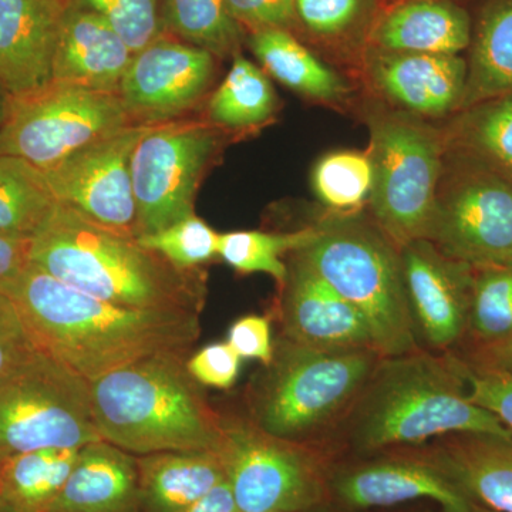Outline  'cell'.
Masks as SVG:
<instances>
[{
  "mask_svg": "<svg viewBox=\"0 0 512 512\" xmlns=\"http://www.w3.org/2000/svg\"><path fill=\"white\" fill-rule=\"evenodd\" d=\"M37 350L87 382L164 353H187L200 313L116 305L30 264L5 289Z\"/></svg>",
  "mask_w": 512,
  "mask_h": 512,
  "instance_id": "6da1fadb",
  "label": "cell"
},
{
  "mask_svg": "<svg viewBox=\"0 0 512 512\" xmlns=\"http://www.w3.org/2000/svg\"><path fill=\"white\" fill-rule=\"evenodd\" d=\"M30 262L77 291L140 309L201 313V272H181L134 235L97 224L57 202L32 237Z\"/></svg>",
  "mask_w": 512,
  "mask_h": 512,
  "instance_id": "7a4b0ae2",
  "label": "cell"
},
{
  "mask_svg": "<svg viewBox=\"0 0 512 512\" xmlns=\"http://www.w3.org/2000/svg\"><path fill=\"white\" fill-rule=\"evenodd\" d=\"M350 410V443L362 453L454 434L512 437L497 417L470 402L453 357L420 350L383 357Z\"/></svg>",
  "mask_w": 512,
  "mask_h": 512,
  "instance_id": "3957f363",
  "label": "cell"
},
{
  "mask_svg": "<svg viewBox=\"0 0 512 512\" xmlns=\"http://www.w3.org/2000/svg\"><path fill=\"white\" fill-rule=\"evenodd\" d=\"M184 355L146 357L89 382L101 439L133 456L220 450L222 419L188 373Z\"/></svg>",
  "mask_w": 512,
  "mask_h": 512,
  "instance_id": "277c9868",
  "label": "cell"
},
{
  "mask_svg": "<svg viewBox=\"0 0 512 512\" xmlns=\"http://www.w3.org/2000/svg\"><path fill=\"white\" fill-rule=\"evenodd\" d=\"M316 227L318 237L298 254L362 313L376 352L394 357L419 350L400 248L360 215H338Z\"/></svg>",
  "mask_w": 512,
  "mask_h": 512,
  "instance_id": "5b68a950",
  "label": "cell"
},
{
  "mask_svg": "<svg viewBox=\"0 0 512 512\" xmlns=\"http://www.w3.org/2000/svg\"><path fill=\"white\" fill-rule=\"evenodd\" d=\"M382 359L373 349L319 350L285 338L256 390L254 423L301 443L352 409Z\"/></svg>",
  "mask_w": 512,
  "mask_h": 512,
  "instance_id": "8992f818",
  "label": "cell"
},
{
  "mask_svg": "<svg viewBox=\"0 0 512 512\" xmlns=\"http://www.w3.org/2000/svg\"><path fill=\"white\" fill-rule=\"evenodd\" d=\"M365 113L373 221L399 248L427 239L446 163L443 131L383 104H373Z\"/></svg>",
  "mask_w": 512,
  "mask_h": 512,
  "instance_id": "52a82bcc",
  "label": "cell"
},
{
  "mask_svg": "<svg viewBox=\"0 0 512 512\" xmlns=\"http://www.w3.org/2000/svg\"><path fill=\"white\" fill-rule=\"evenodd\" d=\"M90 383L69 367L33 353L0 376V448L12 453L83 447L101 441Z\"/></svg>",
  "mask_w": 512,
  "mask_h": 512,
  "instance_id": "ba28073f",
  "label": "cell"
},
{
  "mask_svg": "<svg viewBox=\"0 0 512 512\" xmlns=\"http://www.w3.org/2000/svg\"><path fill=\"white\" fill-rule=\"evenodd\" d=\"M133 124L119 94L52 82L12 97L8 121L0 131V154L49 171Z\"/></svg>",
  "mask_w": 512,
  "mask_h": 512,
  "instance_id": "9c48e42d",
  "label": "cell"
},
{
  "mask_svg": "<svg viewBox=\"0 0 512 512\" xmlns=\"http://www.w3.org/2000/svg\"><path fill=\"white\" fill-rule=\"evenodd\" d=\"M227 136L208 120L187 117L147 128L131 157L136 238L195 214V195Z\"/></svg>",
  "mask_w": 512,
  "mask_h": 512,
  "instance_id": "30bf717a",
  "label": "cell"
},
{
  "mask_svg": "<svg viewBox=\"0 0 512 512\" xmlns=\"http://www.w3.org/2000/svg\"><path fill=\"white\" fill-rule=\"evenodd\" d=\"M218 451L241 512H306L328 497L329 474L318 454L254 421L222 420Z\"/></svg>",
  "mask_w": 512,
  "mask_h": 512,
  "instance_id": "8fae6325",
  "label": "cell"
},
{
  "mask_svg": "<svg viewBox=\"0 0 512 512\" xmlns=\"http://www.w3.org/2000/svg\"><path fill=\"white\" fill-rule=\"evenodd\" d=\"M427 239L474 269L512 266V185L446 156Z\"/></svg>",
  "mask_w": 512,
  "mask_h": 512,
  "instance_id": "7c38bea8",
  "label": "cell"
},
{
  "mask_svg": "<svg viewBox=\"0 0 512 512\" xmlns=\"http://www.w3.org/2000/svg\"><path fill=\"white\" fill-rule=\"evenodd\" d=\"M215 56L163 33L134 53L119 87L121 103L137 126L184 119L210 92Z\"/></svg>",
  "mask_w": 512,
  "mask_h": 512,
  "instance_id": "4fadbf2b",
  "label": "cell"
},
{
  "mask_svg": "<svg viewBox=\"0 0 512 512\" xmlns=\"http://www.w3.org/2000/svg\"><path fill=\"white\" fill-rule=\"evenodd\" d=\"M150 126H128L45 171L57 202L97 224L136 237L131 157Z\"/></svg>",
  "mask_w": 512,
  "mask_h": 512,
  "instance_id": "5bb4252c",
  "label": "cell"
},
{
  "mask_svg": "<svg viewBox=\"0 0 512 512\" xmlns=\"http://www.w3.org/2000/svg\"><path fill=\"white\" fill-rule=\"evenodd\" d=\"M400 255L416 332L431 348L454 345L468 328L473 266L444 255L429 239L403 245Z\"/></svg>",
  "mask_w": 512,
  "mask_h": 512,
  "instance_id": "9a60e30c",
  "label": "cell"
},
{
  "mask_svg": "<svg viewBox=\"0 0 512 512\" xmlns=\"http://www.w3.org/2000/svg\"><path fill=\"white\" fill-rule=\"evenodd\" d=\"M365 74L392 109L420 119H443L463 103L467 60L460 55L390 52L367 47Z\"/></svg>",
  "mask_w": 512,
  "mask_h": 512,
  "instance_id": "2e32d148",
  "label": "cell"
},
{
  "mask_svg": "<svg viewBox=\"0 0 512 512\" xmlns=\"http://www.w3.org/2000/svg\"><path fill=\"white\" fill-rule=\"evenodd\" d=\"M329 494L346 510L393 507L431 500L444 512H473L474 504L423 456L382 458L340 468L328 478Z\"/></svg>",
  "mask_w": 512,
  "mask_h": 512,
  "instance_id": "e0dca14e",
  "label": "cell"
},
{
  "mask_svg": "<svg viewBox=\"0 0 512 512\" xmlns=\"http://www.w3.org/2000/svg\"><path fill=\"white\" fill-rule=\"evenodd\" d=\"M285 338L319 350L375 349L362 313L326 284L298 252L282 285Z\"/></svg>",
  "mask_w": 512,
  "mask_h": 512,
  "instance_id": "ac0fdd59",
  "label": "cell"
},
{
  "mask_svg": "<svg viewBox=\"0 0 512 512\" xmlns=\"http://www.w3.org/2000/svg\"><path fill=\"white\" fill-rule=\"evenodd\" d=\"M70 0H0V86L12 97L53 82V60Z\"/></svg>",
  "mask_w": 512,
  "mask_h": 512,
  "instance_id": "d6986e66",
  "label": "cell"
},
{
  "mask_svg": "<svg viewBox=\"0 0 512 512\" xmlns=\"http://www.w3.org/2000/svg\"><path fill=\"white\" fill-rule=\"evenodd\" d=\"M134 53L96 13L69 3L53 60V82L117 93Z\"/></svg>",
  "mask_w": 512,
  "mask_h": 512,
  "instance_id": "ffe728a7",
  "label": "cell"
},
{
  "mask_svg": "<svg viewBox=\"0 0 512 512\" xmlns=\"http://www.w3.org/2000/svg\"><path fill=\"white\" fill-rule=\"evenodd\" d=\"M471 39L470 15L451 0H396L369 32L370 47L430 55H460Z\"/></svg>",
  "mask_w": 512,
  "mask_h": 512,
  "instance_id": "44dd1931",
  "label": "cell"
},
{
  "mask_svg": "<svg viewBox=\"0 0 512 512\" xmlns=\"http://www.w3.org/2000/svg\"><path fill=\"white\" fill-rule=\"evenodd\" d=\"M421 456L474 504L512 512V437L454 434Z\"/></svg>",
  "mask_w": 512,
  "mask_h": 512,
  "instance_id": "7402d4cb",
  "label": "cell"
},
{
  "mask_svg": "<svg viewBox=\"0 0 512 512\" xmlns=\"http://www.w3.org/2000/svg\"><path fill=\"white\" fill-rule=\"evenodd\" d=\"M47 512H141L137 457L104 440L86 444Z\"/></svg>",
  "mask_w": 512,
  "mask_h": 512,
  "instance_id": "603a6c76",
  "label": "cell"
},
{
  "mask_svg": "<svg viewBox=\"0 0 512 512\" xmlns=\"http://www.w3.org/2000/svg\"><path fill=\"white\" fill-rule=\"evenodd\" d=\"M141 512H183L227 480L220 451L136 456Z\"/></svg>",
  "mask_w": 512,
  "mask_h": 512,
  "instance_id": "cb8c5ba5",
  "label": "cell"
},
{
  "mask_svg": "<svg viewBox=\"0 0 512 512\" xmlns=\"http://www.w3.org/2000/svg\"><path fill=\"white\" fill-rule=\"evenodd\" d=\"M441 131L448 158L512 185V93L458 111Z\"/></svg>",
  "mask_w": 512,
  "mask_h": 512,
  "instance_id": "d4e9b609",
  "label": "cell"
},
{
  "mask_svg": "<svg viewBox=\"0 0 512 512\" xmlns=\"http://www.w3.org/2000/svg\"><path fill=\"white\" fill-rule=\"evenodd\" d=\"M248 43L262 70L292 92L319 101H339L350 93L348 82L288 29L256 30Z\"/></svg>",
  "mask_w": 512,
  "mask_h": 512,
  "instance_id": "484cf974",
  "label": "cell"
},
{
  "mask_svg": "<svg viewBox=\"0 0 512 512\" xmlns=\"http://www.w3.org/2000/svg\"><path fill=\"white\" fill-rule=\"evenodd\" d=\"M470 47L458 111L512 93V0H490L484 6Z\"/></svg>",
  "mask_w": 512,
  "mask_h": 512,
  "instance_id": "4316f807",
  "label": "cell"
},
{
  "mask_svg": "<svg viewBox=\"0 0 512 512\" xmlns=\"http://www.w3.org/2000/svg\"><path fill=\"white\" fill-rule=\"evenodd\" d=\"M82 447L8 454L0 461V494L18 512H47L72 473Z\"/></svg>",
  "mask_w": 512,
  "mask_h": 512,
  "instance_id": "83f0119b",
  "label": "cell"
},
{
  "mask_svg": "<svg viewBox=\"0 0 512 512\" xmlns=\"http://www.w3.org/2000/svg\"><path fill=\"white\" fill-rule=\"evenodd\" d=\"M278 107V94L268 74L235 55L224 82L208 100L207 120L225 133H242L268 124Z\"/></svg>",
  "mask_w": 512,
  "mask_h": 512,
  "instance_id": "f1b7e54d",
  "label": "cell"
},
{
  "mask_svg": "<svg viewBox=\"0 0 512 512\" xmlns=\"http://www.w3.org/2000/svg\"><path fill=\"white\" fill-rule=\"evenodd\" d=\"M56 205L45 171L0 154V232L33 237Z\"/></svg>",
  "mask_w": 512,
  "mask_h": 512,
  "instance_id": "f546056e",
  "label": "cell"
},
{
  "mask_svg": "<svg viewBox=\"0 0 512 512\" xmlns=\"http://www.w3.org/2000/svg\"><path fill=\"white\" fill-rule=\"evenodd\" d=\"M165 33L201 47L214 56L238 55L242 26L232 18L227 0H161Z\"/></svg>",
  "mask_w": 512,
  "mask_h": 512,
  "instance_id": "4dcf8cb0",
  "label": "cell"
},
{
  "mask_svg": "<svg viewBox=\"0 0 512 512\" xmlns=\"http://www.w3.org/2000/svg\"><path fill=\"white\" fill-rule=\"evenodd\" d=\"M318 237V227L293 232L234 231L221 234L218 256L239 274H266L285 284L288 264L284 256L295 254Z\"/></svg>",
  "mask_w": 512,
  "mask_h": 512,
  "instance_id": "1f68e13d",
  "label": "cell"
},
{
  "mask_svg": "<svg viewBox=\"0 0 512 512\" xmlns=\"http://www.w3.org/2000/svg\"><path fill=\"white\" fill-rule=\"evenodd\" d=\"M316 198L339 215L356 214L369 204L373 167L367 151L339 150L320 157L312 170Z\"/></svg>",
  "mask_w": 512,
  "mask_h": 512,
  "instance_id": "d6a6232c",
  "label": "cell"
},
{
  "mask_svg": "<svg viewBox=\"0 0 512 512\" xmlns=\"http://www.w3.org/2000/svg\"><path fill=\"white\" fill-rule=\"evenodd\" d=\"M468 329L483 345L512 335V266L474 269Z\"/></svg>",
  "mask_w": 512,
  "mask_h": 512,
  "instance_id": "836d02e7",
  "label": "cell"
},
{
  "mask_svg": "<svg viewBox=\"0 0 512 512\" xmlns=\"http://www.w3.org/2000/svg\"><path fill=\"white\" fill-rule=\"evenodd\" d=\"M137 239L144 248L163 256L178 271L200 272L202 265L217 258L221 234L194 214Z\"/></svg>",
  "mask_w": 512,
  "mask_h": 512,
  "instance_id": "e575fe53",
  "label": "cell"
},
{
  "mask_svg": "<svg viewBox=\"0 0 512 512\" xmlns=\"http://www.w3.org/2000/svg\"><path fill=\"white\" fill-rule=\"evenodd\" d=\"M70 3L106 20L133 53L140 52L164 33L161 0H70Z\"/></svg>",
  "mask_w": 512,
  "mask_h": 512,
  "instance_id": "d590c367",
  "label": "cell"
},
{
  "mask_svg": "<svg viewBox=\"0 0 512 512\" xmlns=\"http://www.w3.org/2000/svg\"><path fill=\"white\" fill-rule=\"evenodd\" d=\"M453 362L466 384L470 402L493 414L512 433V372L470 366L454 357Z\"/></svg>",
  "mask_w": 512,
  "mask_h": 512,
  "instance_id": "8d00e7d4",
  "label": "cell"
},
{
  "mask_svg": "<svg viewBox=\"0 0 512 512\" xmlns=\"http://www.w3.org/2000/svg\"><path fill=\"white\" fill-rule=\"evenodd\" d=\"M375 0H296V19L320 37L342 36L365 19Z\"/></svg>",
  "mask_w": 512,
  "mask_h": 512,
  "instance_id": "74e56055",
  "label": "cell"
},
{
  "mask_svg": "<svg viewBox=\"0 0 512 512\" xmlns=\"http://www.w3.org/2000/svg\"><path fill=\"white\" fill-rule=\"evenodd\" d=\"M241 363L228 342L212 343L187 360V370L201 386L227 390L237 382Z\"/></svg>",
  "mask_w": 512,
  "mask_h": 512,
  "instance_id": "f35d334b",
  "label": "cell"
},
{
  "mask_svg": "<svg viewBox=\"0 0 512 512\" xmlns=\"http://www.w3.org/2000/svg\"><path fill=\"white\" fill-rule=\"evenodd\" d=\"M232 18L251 32L288 29L296 19V0H227Z\"/></svg>",
  "mask_w": 512,
  "mask_h": 512,
  "instance_id": "ab89813d",
  "label": "cell"
},
{
  "mask_svg": "<svg viewBox=\"0 0 512 512\" xmlns=\"http://www.w3.org/2000/svg\"><path fill=\"white\" fill-rule=\"evenodd\" d=\"M229 346L241 359H255L268 366L275 355L271 320L266 316L248 315L229 328Z\"/></svg>",
  "mask_w": 512,
  "mask_h": 512,
  "instance_id": "60d3db41",
  "label": "cell"
},
{
  "mask_svg": "<svg viewBox=\"0 0 512 512\" xmlns=\"http://www.w3.org/2000/svg\"><path fill=\"white\" fill-rule=\"evenodd\" d=\"M37 352L13 303L0 295V376Z\"/></svg>",
  "mask_w": 512,
  "mask_h": 512,
  "instance_id": "b9f144b4",
  "label": "cell"
},
{
  "mask_svg": "<svg viewBox=\"0 0 512 512\" xmlns=\"http://www.w3.org/2000/svg\"><path fill=\"white\" fill-rule=\"evenodd\" d=\"M32 237L0 232V295L30 264Z\"/></svg>",
  "mask_w": 512,
  "mask_h": 512,
  "instance_id": "7bdbcfd3",
  "label": "cell"
},
{
  "mask_svg": "<svg viewBox=\"0 0 512 512\" xmlns=\"http://www.w3.org/2000/svg\"><path fill=\"white\" fill-rule=\"evenodd\" d=\"M183 512H241L237 501L232 494L231 485L228 481H222L217 487L212 488L210 493L200 498L197 503L188 507Z\"/></svg>",
  "mask_w": 512,
  "mask_h": 512,
  "instance_id": "ee69618b",
  "label": "cell"
},
{
  "mask_svg": "<svg viewBox=\"0 0 512 512\" xmlns=\"http://www.w3.org/2000/svg\"><path fill=\"white\" fill-rule=\"evenodd\" d=\"M512 372V335L498 342L483 345L478 352V365Z\"/></svg>",
  "mask_w": 512,
  "mask_h": 512,
  "instance_id": "f6af8a7d",
  "label": "cell"
},
{
  "mask_svg": "<svg viewBox=\"0 0 512 512\" xmlns=\"http://www.w3.org/2000/svg\"><path fill=\"white\" fill-rule=\"evenodd\" d=\"M10 101H12V96L0 86V131L5 127L6 121H8Z\"/></svg>",
  "mask_w": 512,
  "mask_h": 512,
  "instance_id": "bcb514c9",
  "label": "cell"
},
{
  "mask_svg": "<svg viewBox=\"0 0 512 512\" xmlns=\"http://www.w3.org/2000/svg\"><path fill=\"white\" fill-rule=\"evenodd\" d=\"M306 512H349V510H346V508L342 507H333V505L323 503L318 505V507L312 508V510Z\"/></svg>",
  "mask_w": 512,
  "mask_h": 512,
  "instance_id": "7dc6e473",
  "label": "cell"
},
{
  "mask_svg": "<svg viewBox=\"0 0 512 512\" xmlns=\"http://www.w3.org/2000/svg\"><path fill=\"white\" fill-rule=\"evenodd\" d=\"M0 512H18L3 498L2 494H0Z\"/></svg>",
  "mask_w": 512,
  "mask_h": 512,
  "instance_id": "c3c4849f",
  "label": "cell"
},
{
  "mask_svg": "<svg viewBox=\"0 0 512 512\" xmlns=\"http://www.w3.org/2000/svg\"><path fill=\"white\" fill-rule=\"evenodd\" d=\"M473 512H495V511L488 510V508L481 507V505H476V507H474Z\"/></svg>",
  "mask_w": 512,
  "mask_h": 512,
  "instance_id": "681fc988",
  "label": "cell"
},
{
  "mask_svg": "<svg viewBox=\"0 0 512 512\" xmlns=\"http://www.w3.org/2000/svg\"><path fill=\"white\" fill-rule=\"evenodd\" d=\"M8 454H9L8 451L2 450V448H0V461H2L3 458L8 456Z\"/></svg>",
  "mask_w": 512,
  "mask_h": 512,
  "instance_id": "f907efd6",
  "label": "cell"
}]
</instances>
